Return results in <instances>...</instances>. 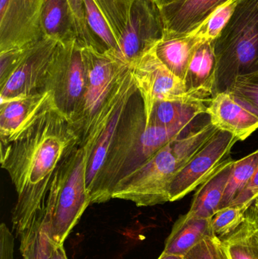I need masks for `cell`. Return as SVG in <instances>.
<instances>
[{
	"label": "cell",
	"instance_id": "cell-32",
	"mask_svg": "<svg viewBox=\"0 0 258 259\" xmlns=\"http://www.w3.org/2000/svg\"><path fill=\"white\" fill-rule=\"evenodd\" d=\"M258 194V168L248 185L244 189L243 191L233 201L231 205H239L245 202H254Z\"/></svg>",
	"mask_w": 258,
	"mask_h": 259
},
{
	"label": "cell",
	"instance_id": "cell-12",
	"mask_svg": "<svg viewBox=\"0 0 258 259\" xmlns=\"http://www.w3.org/2000/svg\"><path fill=\"white\" fill-rule=\"evenodd\" d=\"M164 33L162 11L156 0H137L121 36L118 57L131 65L152 49Z\"/></svg>",
	"mask_w": 258,
	"mask_h": 259
},
{
	"label": "cell",
	"instance_id": "cell-3",
	"mask_svg": "<svg viewBox=\"0 0 258 259\" xmlns=\"http://www.w3.org/2000/svg\"><path fill=\"white\" fill-rule=\"evenodd\" d=\"M87 161L84 149L78 145L53 178L42 210V225L56 246L63 245L92 204L86 185Z\"/></svg>",
	"mask_w": 258,
	"mask_h": 259
},
{
	"label": "cell",
	"instance_id": "cell-5",
	"mask_svg": "<svg viewBox=\"0 0 258 259\" xmlns=\"http://www.w3.org/2000/svg\"><path fill=\"white\" fill-rule=\"evenodd\" d=\"M82 49L86 69V88L75 113L68 120L78 138V145L84 140L94 117L130 65L109 50L100 52L93 48Z\"/></svg>",
	"mask_w": 258,
	"mask_h": 259
},
{
	"label": "cell",
	"instance_id": "cell-25",
	"mask_svg": "<svg viewBox=\"0 0 258 259\" xmlns=\"http://www.w3.org/2000/svg\"><path fill=\"white\" fill-rule=\"evenodd\" d=\"M257 168L258 149L240 160L234 161L220 209L233 203L248 185Z\"/></svg>",
	"mask_w": 258,
	"mask_h": 259
},
{
	"label": "cell",
	"instance_id": "cell-24",
	"mask_svg": "<svg viewBox=\"0 0 258 259\" xmlns=\"http://www.w3.org/2000/svg\"><path fill=\"white\" fill-rule=\"evenodd\" d=\"M219 131L210 121L207 124L180 136L171 143L173 153L181 170ZM178 170V171H179Z\"/></svg>",
	"mask_w": 258,
	"mask_h": 259
},
{
	"label": "cell",
	"instance_id": "cell-18",
	"mask_svg": "<svg viewBox=\"0 0 258 259\" xmlns=\"http://www.w3.org/2000/svg\"><path fill=\"white\" fill-rule=\"evenodd\" d=\"M234 161L231 157L200 187L193 197L190 208L184 219H212L221 208L227 182L231 174Z\"/></svg>",
	"mask_w": 258,
	"mask_h": 259
},
{
	"label": "cell",
	"instance_id": "cell-31",
	"mask_svg": "<svg viewBox=\"0 0 258 259\" xmlns=\"http://www.w3.org/2000/svg\"><path fill=\"white\" fill-rule=\"evenodd\" d=\"M184 259H227L221 240L215 236L205 237L184 256Z\"/></svg>",
	"mask_w": 258,
	"mask_h": 259
},
{
	"label": "cell",
	"instance_id": "cell-23",
	"mask_svg": "<svg viewBox=\"0 0 258 259\" xmlns=\"http://www.w3.org/2000/svg\"><path fill=\"white\" fill-rule=\"evenodd\" d=\"M208 105L197 101L157 102L147 124L170 127L206 114Z\"/></svg>",
	"mask_w": 258,
	"mask_h": 259
},
{
	"label": "cell",
	"instance_id": "cell-1",
	"mask_svg": "<svg viewBox=\"0 0 258 259\" xmlns=\"http://www.w3.org/2000/svg\"><path fill=\"white\" fill-rule=\"evenodd\" d=\"M77 146L78 138L51 94L13 140L1 143L2 167L18 195L12 216L17 237L40 215L56 171Z\"/></svg>",
	"mask_w": 258,
	"mask_h": 259
},
{
	"label": "cell",
	"instance_id": "cell-17",
	"mask_svg": "<svg viewBox=\"0 0 258 259\" xmlns=\"http://www.w3.org/2000/svg\"><path fill=\"white\" fill-rule=\"evenodd\" d=\"M51 92L1 100L0 139L1 143L13 140L39 112Z\"/></svg>",
	"mask_w": 258,
	"mask_h": 259
},
{
	"label": "cell",
	"instance_id": "cell-7",
	"mask_svg": "<svg viewBox=\"0 0 258 259\" xmlns=\"http://www.w3.org/2000/svg\"><path fill=\"white\" fill-rule=\"evenodd\" d=\"M86 69L83 49L77 42H59L47 77L46 92H51L56 108L69 120L83 98Z\"/></svg>",
	"mask_w": 258,
	"mask_h": 259
},
{
	"label": "cell",
	"instance_id": "cell-2",
	"mask_svg": "<svg viewBox=\"0 0 258 259\" xmlns=\"http://www.w3.org/2000/svg\"><path fill=\"white\" fill-rule=\"evenodd\" d=\"M195 119L185 120L170 127L147 124L143 103L137 91L121 118L104 167L91 193V203L112 199V192L122 178L187 131Z\"/></svg>",
	"mask_w": 258,
	"mask_h": 259
},
{
	"label": "cell",
	"instance_id": "cell-13",
	"mask_svg": "<svg viewBox=\"0 0 258 259\" xmlns=\"http://www.w3.org/2000/svg\"><path fill=\"white\" fill-rule=\"evenodd\" d=\"M136 1L82 0L88 27L106 51L118 56L121 36Z\"/></svg>",
	"mask_w": 258,
	"mask_h": 259
},
{
	"label": "cell",
	"instance_id": "cell-6",
	"mask_svg": "<svg viewBox=\"0 0 258 259\" xmlns=\"http://www.w3.org/2000/svg\"><path fill=\"white\" fill-rule=\"evenodd\" d=\"M171 143L122 178L115 186L112 199L130 201L139 207L170 202L171 183L179 170Z\"/></svg>",
	"mask_w": 258,
	"mask_h": 259
},
{
	"label": "cell",
	"instance_id": "cell-16",
	"mask_svg": "<svg viewBox=\"0 0 258 259\" xmlns=\"http://www.w3.org/2000/svg\"><path fill=\"white\" fill-rule=\"evenodd\" d=\"M217 62L213 41H203L195 50L185 77L186 93L209 105L215 96Z\"/></svg>",
	"mask_w": 258,
	"mask_h": 259
},
{
	"label": "cell",
	"instance_id": "cell-29",
	"mask_svg": "<svg viewBox=\"0 0 258 259\" xmlns=\"http://www.w3.org/2000/svg\"><path fill=\"white\" fill-rule=\"evenodd\" d=\"M227 91L258 114V71L239 76Z\"/></svg>",
	"mask_w": 258,
	"mask_h": 259
},
{
	"label": "cell",
	"instance_id": "cell-26",
	"mask_svg": "<svg viewBox=\"0 0 258 259\" xmlns=\"http://www.w3.org/2000/svg\"><path fill=\"white\" fill-rule=\"evenodd\" d=\"M19 239L20 251L24 259H51L56 245L44 231L41 216L32 222Z\"/></svg>",
	"mask_w": 258,
	"mask_h": 259
},
{
	"label": "cell",
	"instance_id": "cell-33",
	"mask_svg": "<svg viewBox=\"0 0 258 259\" xmlns=\"http://www.w3.org/2000/svg\"><path fill=\"white\" fill-rule=\"evenodd\" d=\"M51 259H68L63 245L56 246V247L53 249Z\"/></svg>",
	"mask_w": 258,
	"mask_h": 259
},
{
	"label": "cell",
	"instance_id": "cell-21",
	"mask_svg": "<svg viewBox=\"0 0 258 259\" xmlns=\"http://www.w3.org/2000/svg\"><path fill=\"white\" fill-rule=\"evenodd\" d=\"M221 242L227 259H258V211L254 204L240 226Z\"/></svg>",
	"mask_w": 258,
	"mask_h": 259
},
{
	"label": "cell",
	"instance_id": "cell-34",
	"mask_svg": "<svg viewBox=\"0 0 258 259\" xmlns=\"http://www.w3.org/2000/svg\"><path fill=\"white\" fill-rule=\"evenodd\" d=\"M158 259H184V256L181 255H172V254H168L166 252H162L160 257Z\"/></svg>",
	"mask_w": 258,
	"mask_h": 259
},
{
	"label": "cell",
	"instance_id": "cell-4",
	"mask_svg": "<svg viewBox=\"0 0 258 259\" xmlns=\"http://www.w3.org/2000/svg\"><path fill=\"white\" fill-rule=\"evenodd\" d=\"M217 62L215 95L227 91L239 76L258 71V0H240L213 41Z\"/></svg>",
	"mask_w": 258,
	"mask_h": 259
},
{
	"label": "cell",
	"instance_id": "cell-9",
	"mask_svg": "<svg viewBox=\"0 0 258 259\" xmlns=\"http://www.w3.org/2000/svg\"><path fill=\"white\" fill-rule=\"evenodd\" d=\"M59 42L45 36L29 46L16 68L6 80L0 82L1 100L46 92L48 71Z\"/></svg>",
	"mask_w": 258,
	"mask_h": 259
},
{
	"label": "cell",
	"instance_id": "cell-20",
	"mask_svg": "<svg viewBox=\"0 0 258 259\" xmlns=\"http://www.w3.org/2000/svg\"><path fill=\"white\" fill-rule=\"evenodd\" d=\"M44 37L62 44L77 42V24L68 0H45L42 12Z\"/></svg>",
	"mask_w": 258,
	"mask_h": 259
},
{
	"label": "cell",
	"instance_id": "cell-19",
	"mask_svg": "<svg viewBox=\"0 0 258 259\" xmlns=\"http://www.w3.org/2000/svg\"><path fill=\"white\" fill-rule=\"evenodd\" d=\"M204 39L196 33L163 36L154 47L159 59L176 76L184 80L191 59Z\"/></svg>",
	"mask_w": 258,
	"mask_h": 259
},
{
	"label": "cell",
	"instance_id": "cell-30",
	"mask_svg": "<svg viewBox=\"0 0 258 259\" xmlns=\"http://www.w3.org/2000/svg\"><path fill=\"white\" fill-rule=\"evenodd\" d=\"M68 3L77 24L78 33L77 45L82 48H93L98 51H105V49L94 37L88 27L82 0H68Z\"/></svg>",
	"mask_w": 258,
	"mask_h": 259
},
{
	"label": "cell",
	"instance_id": "cell-10",
	"mask_svg": "<svg viewBox=\"0 0 258 259\" xmlns=\"http://www.w3.org/2000/svg\"><path fill=\"white\" fill-rule=\"evenodd\" d=\"M45 0H0V53L28 47L44 37Z\"/></svg>",
	"mask_w": 258,
	"mask_h": 259
},
{
	"label": "cell",
	"instance_id": "cell-35",
	"mask_svg": "<svg viewBox=\"0 0 258 259\" xmlns=\"http://www.w3.org/2000/svg\"><path fill=\"white\" fill-rule=\"evenodd\" d=\"M156 3H158V5H159V7L162 8L163 7V6L170 4V3L177 1V0H156Z\"/></svg>",
	"mask_w": 258,
	"mask_h": 259
},
{
	"label": "cell",
	"instance_id": "cell-11",
	"mask_svg": "<svg viewBox=\"0 0 258 259\" xmlns=\"http://www.w3.org/2000/svg\"><path fill=\"white\" fill-rule=\"evenodd\" d=\"M239 140L219 131L215 137L174 177L170 188V202H176L196 190L228 159Z\"/></svg>",
	"mask_w": 258,
	"mask_h": 259
},
{
	"label": "cell",
	"instance_id": "cell-22",
	"mask_svg": "<svg viewBox=\"0 0 258 259\" xmlns=\"http://www.w3.org/2000/svg\"><path fill=\"white\" fill-rule=\"evenodd\" d=\"M213 235L211 219L187 220L182 215L174 223L163 252L185 256L205 237Z\"/></svg>",
	"mask_w": 258,
	"mask_h": 259
},
{
	"label": "cell",
	"instance_id": "cell-27",
	"mask_svg": "<svg viewBox=\"0 0 258 259\" xmlns=\"http://www.w3.org/2000/svg\"><path fill=\"white\" fill-rule=\"evenodd\" d=\"M254 202L229 205L218 210L211 219L214 235L221 240L236 231L243 222L246 211Z\"/></svg>",
	"mask_w": 258,
	"mask_h": 259
},
{
	"label": "cell",
	"instance_id": "cell-15",
	"mask_svg": "<svg viewBox=\"0 0 258 259\" xmlns=\"http://www.w3.org/2000/svg\"><path fill=\"white\" fill-rule=\"evenodd\" d=\"M230 0H177L161 8L164 36L189 34Z\"/></svg>",
	"mask_w": 258,
	"mask_h": 259
},
{
	"label": "cell",
	"instance_id": "cell-14",
	"mask_svg": "<svg viewBox=\"0 0 258 259\" xmlns=\"http://www.w3.org/2000/svg\"><path fill=\"white\" fill-rule=\"evenodd\" d=\"M209 121L219 131L243 141L258 130V114L236 99L230 91L214 96L206 109Z\"/></svg>",
	"mask_w": 258,
	"mask_h": 259
},
{
	"label": "cell",
	"instance_id": "cell-28",
	"mask_svg": "<svg viewBox=\"0 0 258 259\" xmlns=\"http://www.w3.org/2000/svg\"><path fill=\"white\" fill-rule=\"evenodd\" d=\"M239 2L240 0H230L217 9L213 15L194 32L204 40H215L233 16Z\"/></svg>",
	"mask_w": 258,
	"mask_h": 259
},
{
	"label": "cell",
	"instance_id": "cell-36",
	"mask_svg": "<svg viewBox=\"0 0 258 259\" xmlns=\"http://www.w3.org/2000/svg\"><path fill=\"white\" fill-rule=\"evenodd\" d=\"M254 206L256 207V208H257V210L258 211V194L257 197H256L255 200H254Z\"/></svg>",
	"mask_w": 258,
	"mask_h": 259
},
{
	"label": "cell",
	"instance_id": "cell-8",
	"mask_svg": "<svg viewBox=\"0 0 258 259\" xmlns=\"http://www.w3.org/2000/svg\"><path fill=\"white\" fill-rule=\"evenodd\" d=\"M154 47L131 64L132 75L143 103L146 122L157 102H201L186 93L184 81L159 59Z\"/></svg>",
	"mask_w": 258,
	"mask_h": 259
}]
</instances>
